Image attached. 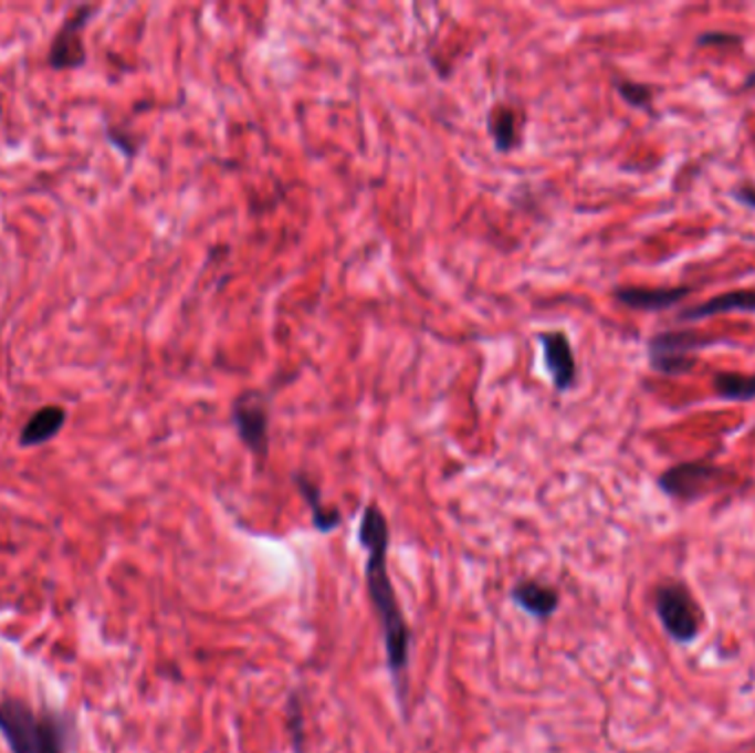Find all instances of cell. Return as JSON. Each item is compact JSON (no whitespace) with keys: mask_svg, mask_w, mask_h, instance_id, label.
Listing matches in <instances>:
<instances>
[{"mask_svg":"<svg viewBox=\"0 0 755 753\" xmlns=\"http://www.w3.org/2000/svg\"><path fill=\"white\" fill-rule=\"evenodd\" d=\"M725 478V469L696 460V462H683L672 469H668L659 478V487L665 495L679 500V502H696L712 491L721 489Z\"/></svg>","mask_w":755,"mask_h":753,"instance_id":"8992f818","label":"cell"},{"mask_svg":"<svg viewBox=\"0 0 755 753\" xmlns=\"http://www.w3.org/2000/svg\"><path fill=\"white\" fill-rule=\"evenodd\" d=\"M617 93L635 108H646L654 100V88L650 84L632 82V80H617Z\"/></svg>","mask_w":755,"mask_h":753,"instance_id":"2e32d148","label":"cell"},{"mask_svg":"<svg viewBox=\"0 0 755 753\" xmlns=\"http://www.w3.org/2000/svg\"><path fill=\"white\" fill-rule=\"evenodd\" d=\"M360 546L367 551V590L369 599L374 604L376 617L380 621L385 652H387V666L391 670L394 683L400 692V701H405V688H407V668H409V650H411V630L407 626V619L400 610L396 588L391 584L389 571H387V548H389V524L380 506L369 504L363 513L360 531H358Z\"/></svg>","mask_w":755,"mask_h":753,"instance_id":"6da1fadb","label":"cell"},{"mask_svg":"<svg viewBox=\"0 0 755 753\" xmlns=\"http://www.w3.org/2000/svg\"><path fill=\"white\" fill-rule=\"evenodd\" d=\"M537 341L544 349V365L553 378L557 391H568L577 385V358L573 352V343L566 332H539Z\"/></svg>","mask_w":755,"mask_h":753,"instance_id":"ba28073f","label":"cell"},{"mask_svg":"<svg viewBox=\"0 0 755 753\" xmlns=\"http://www.w3.org/2000/svg\"><path fill=\"white\" fill-rule=\"evenodd\" d=\"M294 482H296V487H298L303 500L307 502V506H310V511H312V524H314V529H318L321 533H329V531L338 529V524H340L343 517H340V513H338L336 509H327V506L323 504L321 489H318L307 475H303V473H296V475H294Z\"/></svg>","mask_w":755,"mask_h":753,"instance_id":"5bb4252c","label":"cell"},{"mask_svg":"<svg viewBox=\"0 0 755 753\" xmlns=\"http://www.w3.org/2000/svg\"><path fill=\"white\" fill-rule=\"evenodd\" d=\"M743 38L732 31H705L696 38L699 46H734L741 44Z\"/></svg>","mask_w":755,"mask_h":753,"instance_id":"e0dca14e","label":"cell"},{"mask_svg":"<svg viewBox=\"0 0 755 753\" xmlns=\"http://www.w3.org/2000/svg\"><path fill=\"white\" fill-rule=\"evenodd\" d=\"M106 139H108L115 148H119V150L124 153V157L133 159V157L137 155V144H135L124 130H119V128H115V126H108V128H106Z\"/></svg>","mask_w":755,"mask_h":753,"instance_id":"ac0fdd59","label":"cell"},{"mask_svg":"<svg viewBox=\"0 0 755 753\" xmlns=\"http://www.w3.org/2000/svg\"><path fill=\"white\" fill-rule=\"evenodd\" d=\"M64 422H66V409L57 405H46L27 420V425L22 427L18 436V442L20 447H40L53 440L62 431Z\"/></svg>","mask_w":755,"mask_h":753,"instance_id":"8fae6325","label":"cell"},{"mask_svg":"<svg viewBox=\"0 0 755 753\" xmlns=\"http://www.w3.org/2000/svg\"><path fill=\"white\" fill-rule=\"evenodd\" d=\"M734 197L741 201V203H745L747 208H752V210H755V188L754 186H741V188H736L734 190Z\"/></svg>","mask_w":755,"mask_h":753,"instance_id":"ffe728a7","label":"cell"},{"mask_svg":"<svg viewBox=\"0 0 755 753\" xmlns=\"http://www.w3.org/2000/svg\"><path fill=\"white\" fill-rule=\"evenodd\" d=\"M93 13H95V7L82 4L71 15H66V20L57 29V33L49 46L51 69L71 71V69H80L86 64V46H84L82 31L88 24Z\"/></svg>","mask_w":755,"mask_h":753,"instance_id":"52a82bcc","label":"cell"},{"mask_svg":"<svg viewBox=\"0 0 755 753\" xmlns=\"http://www.w3.org/2000/svg\"><path fill=\"white\" fill-rule=\"evenodd\" d=\"M692 294V287H617L615 299L637 312H663L683 303Z\"/></svg>","mask_w":755,"mask_h":753,"instance_id":"9c48e42d","label":"cell"},{"mask_svg":"<svg viewBox=\"0 0 755 753\" xmlns=\"http://www.w3.org/2000/svg\"><path fill=\"white\" fill-rule=\"evenodd\" d=\"M721 343H725L721 336H707L692 330L659 332L648 341L650 367L661 376H685L699 365L696 352Z\"/></svg>","mask_w":755,"mask_h":753,"instance_id":"3957f363","label":"cell"},{"mask_svg":"<svg viewBox=\"0 0 755 753\" xmlns=\"http://www.w3.org/2000/svg\"><path fill=\"white\" fill-rule=\"evenodd\" d=\"M290 730H292V743L296 753H301L303 747V714H301V705L296 701V697H292L290 701Z\"/></svg>","mask_w":755,"mask_h":753,"instance_id":"d6986e66","label":"cell"},{"mask_svg":"<svg viewBox=\"0 0 755 753\" xmlns=\"http://www.w3.org/2000/svg\"><path fill=\"white\" fill-rule=\"evenodd\" d=\"M232 425L243 447L261 462L270 451V398L263 391L248 389L232 405Z\"/></svg>","mask_w":755,"mask_h":753,"instance_id":"5b68a950","label":"cell"},{"mask_svg":"<svg viewBox=\"0 0 755 753\" xmlns=\"http://www.w3.org/2000/svg\"><path fill=\"white\" fill-rule=\"evenodd\" d=\"M657 615L677 644H692L703 628L701 608L688 586L679 582H665L654 590Z\"/></svg>","mask_w":755,"mask_h":753,"instance_id":"277c9868","label":"cell"},{"mask_svg":"<svg viewBox=\"0 0 755 753\" xmlns=\"http://www.w3.org/2000/svg\"><path fill=\"white\" fill-rule=\"evenodd\" d=\"M489 133L497 146V150L508 153L520 144V113L515 106L500 102L486 115Z\"/></svg>","mask_w":755,"mask_h":753,"instance_id":"4fadbf2b","label":"cell"},{"mask_svg":"<svg viewBox=\"0 0 755 753\" xmlns=\"http://www.w3.org/2000/svg\"><path fill=\"white\" fill-rule=\"evenodd\" d=\"M714 394L727 402H752L755 400V374L719 372L714 376Z\"/></svg>","mask_w":755,"mask_h":753,"instance_id":"9a60e30c","label":"cell"},{"mask_svg":"<svg viewBox=\"0 0 755 753\" xmlns=\"http://www.w3.org/2000/svg\"><path fill=\"white\" fill-rule=\"evenodd\" d=\"M513 599L537 619H548L559 608V593L535 579L517 584L513 588Z\"/></svg>","mask_w":755,"mask_h":753,"instance_id":"7c38bea8","label":"cell"},{"mask_svg":"<svg viewBox=\"0 0 755 753\" xmlns=\"http://www.w3.org/2000/svg\"><path fill=\"white\" fill-rule=\"evenodd\" d=\"M0 732L13 753H62V736L51 719H40L20 701L0 705Z\"/></svg>","mask_w":755,"mask_h":753,"instance_id":"7a4b0ae2","label":"cell"},{"mask_svg":"<svg viewBox=\"0 0 755 753\" xmlns=\"http://www.w3.org/2000/svg\"><path fill=\"white\" fill-rule=\"evenodd\" d=\"M754 84H755V71H754V73H752V75H749V77H747V82H745V84H743V88H752V86H754Z\"/></svg>","mask_w":755,"mask_h":753,"instance_id":"44dd1931","label":"cell"},{"mask_svg":"<svg viewBox=\"0 0 755 753\" xmlns=\"http://www.w3.org/2000/svg\"><path fill=\"white\" fill-rule=\"evenodd\" d=\"M732 312H743V314H754L755 312V290L754 287H743V290H732L719 296H712L710 301L688 307L679 314L681 323H696L705 321L719 314H732Z\"/></svg>","mask_w":755,"mask_h":753,"instance_id":"30bf717a","label":"cell"}]
</instances>
